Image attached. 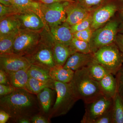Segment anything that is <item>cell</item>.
<instances>
[{
    "instance_id": "6",
    "label": "cell",
    "mask_w": 123,
    "mask_h": 123,
    "mask_svg": "<svg viewBox=\"0 0 123 123\" xmlns=\"http://www.w3.org/2000/svg\"><path fill=\"white\" fill-rule=\"evenodd\" d=\"M119 25L117 21L111 20L93 31L89 43L92 53L102 47L115 43Z\"/></svg>"
},
{
    "instance_id": "34",
    "label": "cell",
    "mask_w": 123,
    "mask_h": 123,
    "mask_svg": "<svg viewBox=\"0 0 123 123\" xmlns=\"http://www.w3.org/2000/svg\"><path fill=\"white\" fill-rule=\"evenodd\" d=\"M31 122L32 123H49L50 119L43 115L38 114L33 116L31 118Z\"/></svg>"
},
{
    "instance_id": "39",
    "label": "cell",
    "mask_w": 123,
    "mask_h": 123,
    "mask_svg": "<svg viewBox=\"0 0 123 123\" xmlns=\"http://www.w3.org/2000/svg\"><path fill=\"white\" fill-rule=\"evenodd\" d=\"M10 118V116L8 113L4 110L0 111V123H5L8 121Z\"/></svg>"
},
{
    "instance_id": "16",
    "label": "cell",
    "mask_w": 123,
    "mask_h": 123,
    "mask_svg": "<svg viewBox=\"0 0 123 123\" xmlns=\"http://www.w3.org/2000/svg\"><path fill=\"white\" fill-rule=\"evenodd\" d=\"M13 6L20 12L30 11L40 17L47 26H48L44 20L41 10L42 2L35 0H12Z\"/></svg>"
},
{
    "instance_id": "22",
    "label": "cell",
    "mask_w": 123,
    "mask_h": 123,
    "mask_svg": "<svg viewBox=\"0 0 123 123\" xmlns=\"http://www.w3.org/2000/svg\"><path fill=\"white\" fill-rule=\"evenodd\" d=\"M20 29V22L15 14L0 19V36L17 32Z\"/></svg>"
},
{
    "instance_id": "42",
    "label": "cell",
    "mask_w": 123,
    "mask_h": 123,
    "mask_svg": "<svg viewBox=\"0 0 123 123\" xmlns=\"http://www.w3.org/2000/svg\"><path fill=\"white\" fill-rule=\"evenodd\" d=\"M0 4L6 6H12V0H0Z\"/></svg>"
},
{
    "instance_id": "41",
    "label": "cell",
    "mask_w": 123,
    "mask_h": 123,
    "mask_svg": "<svg viewBox=\"0 0 123 123\" xmlns=\"http://www.w3.org/2000/svg\"><path fill=\"white\" fill-rule=\"evenodd\" d=\"M31 118L27 117H23L17 120L15 123H30L31 122Z\"/></svg>"
},
{
    "instance_id": "33",
    "label": "cell",
    "mask_w": 123,
    "mask_h": 123,
    "mask_svg": "<svg viewBox=\"0 0 123 123\" xmlns=\"http://www.w3.org/2000/svg\"><path fill=\"white\" fill-rule=\"evenodd\" d=\"M117 83V93L123 99V67L115 75Z\"/></svg>"
},
{
    "instance_id": "11",
    "label": "cell",
    "mask_w": 123,
    "mask_h": 123,
    "mask_svg": "<svg viewBox=\"0 0 123 123\" xmlns=\"http://www.w3.org/2000/svg\"><path fill=\"white\" fill-rule=\"evenodd\" d=\"M117 10L116 5L113 3H108L93 11L91 25V28L93 31L102 27L110 21Z\"/></svg>"
},
{
    "instance_id": "21",
    "label": "cell",
    "mask_w": 123,
    "mask_h": 123,
    "mask_svg": "<svg viewBox=\"0 0 123 123\" xmlns=\"http://www.w3.org/2000/svg\"><path fill=\"white\" fill-rule=\"evenodd\" d=\"M29 67L7 74L10 85L15 89H25L29 78L28 73Z\"/></svg>"
},
{
    "instance_id": "26",
    "label": "cell",
    "mask_w": 123,
    "mask_h": 123,
    "mask_svg": "<svg viewBox=\"0 0 123 123\" xmlns=\"http://www.w3.org/2000/svg\"><path fill=\"white\" fill-rule=\"evenodd\" d=\"M86 68L90 77L98 82L110 73L104 67L94 60L88 65Z\"/></svg>"
},
{
    "instance_id": "5",
    "label": "cell",
    "mask_w": 123,
    "mask_h": 123,
    "mask_svg": "<svg viewBox=\"0 0 123 123\" xmlns=\"http://www.w3.org/2000/svg\"><path fill=\"white\" fill-rule=\"evenodd\" d=\"M44 29L40 31L20 29L14 41L13 53L24 56L32 53L42 41Z\"/></svg>"
},
{
    "instance_id": "32",
    "label": "cell",
    "mask_w": 123,
    "mask_h": 123,
    "mask_svg": "<svg viewBox=\"0 0 123 123\" xmlns=\"http://www.w3.org/2000/svg\"><path fill=\"white\" fill-rule=\"evenodd\" d=\"M13 6H6L0 4V19L10 15H15L19 13Z\"/></svg>"
},
{
    "instance_id": "44",
    "label": "cell",
    "mask_w": 123,
    "mask_h": 123,
    "mask_svg": "<svg viewBox=\"0 0 123 123\" xmlns=\"http://www.w3.org/2000/svg\"><path fill=\"white\" fill-rule=\"evenodd\" d=\"M120 12L121 18H122V19L123 20V8L121 9Z\"/></svg>"
},
{
    "instance_id": "45",
    "label": "cell",
    "mask_w": 123,
    "mask_h": 123,
    "mask_svg": "<svg viewBox=\"0 0 123 123\" xmlns=\"http://www.w3.org/2000/svg\"><path fill=\"white\" fill-rule=\"evenodd\" d=\"M70 0L73 1H77V0Z\"/></svg>"
},
{
    "instance_id": "3",
    "label": "cell",
    "mask_w": 123,
    "mask_h": 123,
    "mask_svg": "<svg viewBox=\"0 0 123 123\" xmlns=\"http://www.w3.org/2000/svg\"><path fill=\"white\" fill-rule=\"evenodd\" d=\"M56 98L48 117L50 119L66 114L79 100L74 92L70 82L65 83L54 81Z\"/></svg>"
},
{
    "instance_id": "15",
    "label": "cell",
    "mask_w": 123,
    "mask_h": 123,
    "mask_svg": "<svg viewBox=\"0 0 123 123\" xmlns=\"http://www.w3.org/2000/svg\"><path fill=\"white\" fill-rule=\"evenodd\" d=\"M50 33L53 39L56 42L69 46L73 38L71 31V26L66 22L62 24L50 28Z\"/></svg>"
},
{
    "instance_id": "40",
    "label": "cell",
    "mask_w": 123,
    "mask_h": 123,
    "mask_svg": "<svg viewBox=\"0 0 123 123\" xmlns=\"http://www.w3.org/2000/svg\"><path fill=\"white\" fill-rule=\"evenodd\" d=\"M38 1L45 4H51L56 2H65V1H70L73 2V1L70 0H37Z\"/></svg>"
},
{
    "instance_id": "7",
    "label": "cell",
    "mask_w": 123,
    "mask_h": 123,
    "mask_svg": "<svg viewBox=\"0 0 123 123\" xmlns=\"http://www.w3.org/2000/svg\"><path fill=\"white\" fill-rule=\"evenodd\" d=\"M24 57L31 64L49 70L56 65L53 59L52 47L45 39L43 33L42 41L37 48L32 53Z\"/></svg>"
},
{
    "instance_id": "12",
    "label": "cell",
    "mask_w": 123,
    "mask_h": 123,
    "mask_svg": "<svg viewBox=\"0 0 123 123\" xmlns=\"http://www.w3.org/2000/svg\"><path fill=\"white\" fill-rule=\"evenodd\" d=\"M20 25V29L35 31L49 29L39 15L30 11L20 12L15 14Z\"/></svg>"
},
{
    "instance_id": "37",
    "label": "cell",
    "mask_w": 123,
    "mask_h": 123,
    "mask_svg": "<svg viewBox=\"0 0 123 123\" xmlns=\"http://www.w3.org/2000/svg\"><path fill=\"white\" fill-rule=\"evenodd\" d=\"M115 43L123 53V34L118 33Z\"/></svg>"
},
{
    "instance_id": "29",
    "label": "cell",
    "mask_w": 123,
    "mask_h": 123,
    "mask_svg": "<svg viewBox=\"0 0 123 123\" xmlns=\"http://www.w3.org/2000/svg\"><path fill=\"white\" fill-rule=\"evenodd\" d=\"M108 0H77V1L82 7L90 12H93L95 10L105 4Z\"/></svg>"
},
{
    "instance_id": "47",
    "label": "cell",
    "mask_w": 123,
    "mask_h": 123,
    "mask_svg": "<svg viewBox=\"0 0 123 123\" xmlns=\"http://www.w3.org/2000/svg\"></svg>"
},
{
    "instance_id": "9",
    "label": "cell",
    "mask_w": 123,
    "mask_h": 123,
    "mask_svg": "<svg viewBox=\"0 0 123 123\" xmlns=\"http://www.w3.org/2000/svg\"><path fill=\"white\" fill-rule=\"evenodd\" d=\"M66 2H56L51 4L42 3V13L49 28L66 22V15L65 9Z\"/></svg>"
},
{
    "instance_id": "10",
    "label": "cell",
    "mask_w": 123,
    "mask_h": 123,
    "mask_svg": "<svg viewBox=\"0 0 123 123\" xmlns=\"http://www.w3.org/2000/svg\"><path fill=\"white\" fill-rule=\"evenodd\" d=\"M31 65L22 56L14 53L0 55V68L7 74L29 68Z\"/></svg>"
},
{
    "instance_id": "38",
    "label": "cell",
    "mask_w": 123,
    "mask_h": 123,
    "mask_svg": "<svg viewBox=\"0 0 123 123\" xmlns=\"http://www.w3.org/2000/svg\"><path fill=\"white\" fill-rule=\"evenodd\" d=\"M0 84L10 85L7 73L1 69L0 70Z\"/></svg>"
},
{
    "instance_id": "24",
    "label": "cell",
    "mask_w": 123,
    "mask_h": 123,
    "mask_svg": "<svg viewBox=\"0 0 123 123\" xmlns=\"http://www.w3.org/2000/svg\"><path fill=\"white\" fill-rule=\"evenodd\" d=\"M112 123H123V99L118 93L112 99Z\"/></svg>"
},
{
    "instance_id": "18",
    "label": "cell",
    "mask_w": 123,
    "mask_h": 123,
    "mask_svg": "<svg viewBox=\"0 0 123 123\" xmlns=\"http://www.w3.org/2000/svg\"><path fill=\"white\" fill-rule=\"evenodd\" d=\"M114 75L109 73L98 81L102 94L109 99H113L117 92L116 79Z\"/></svg>"
},
{
    "instance_id": "48",
    "label": "cell",
    "mask_w": 123,
    "mask_h": 123,
    "mask_svg": "<svg viewBox=\"0 0 123 123\" xmlns=\"http://www.w3.org/2000/svg\"><path fill=\"white\" fill-rule=\"evenodd\" d=\"M38 1V0H37Z\"/></svg>"
},
{
    "instance_id": "27",
    "label": "cell",
    "mask_w": 123,
    "mask_h": 123,
    "mask_svg": "<svg viewBox=\"0 0 123 123\" xmlns=\"http://www.w3.org/2000/svg\"><path fill=\"white\" fill-rule=\"evenodd\" d=\"M28 73L29 77L40 80L49 81L53 80L50 76L49 70L36 65H31L28 69Z\"/></svg>"
},
{
    "instance_id": "31",
    "label": "cell",
    "mask_w": 123,
    "mask_h": 123,
    "mask_svg": "<svg viewBox=\"0 0 123 123\" xmlns=\"http://www.w3.org/2000/svg\"><path fill=\"white\" fill-rule=\"evenodd\" d=\"M93 31L90 27L84 30L74 33L73 35L74 37L77 39L89 43L92 37Z\"/></svg>"
},
{
    "instance_id": "2",
    "label": "cell",
    "mask_w": 123,
    "mask_h": 123,
    "mask_svg": "<svg viewBox=\"0 0 123 123\" xmlns=\"http://www.w3.org/2000/svg\"><path fill=\"white\" fill-rule=\"evenodd\" d=\"M70 83L78 99L82 100L85 104L102 95L98 82L90 77L86 67L75 71Z\"/></svg>"
},
{
    "instance_id": "17",
    "label": "cell",
    "mask_w": 123,
    "mask_h": 123,
    "mask_svg": "<svg viewBox=\"0 0 123 123\" xmlns=\"http://www.w3.org/2000/svg\"><path fill=\"white\" fill-rule=\"evenodd\" d=\"M52 50L53 59L55 64L63 66L70 56L75 52L69 46H66L55 40L52 47Z\"/></svg>"
},
{
    "instance_id": "19",
    "label": "cell",
    "mask_w": 123,
    "mask_h": 123,
    "mask_svg": "<svg viewBox=\"0 0 123 123\" xmlns=\"http://www.w3.org/2000/svg\"><path fill=\"white\" fill-rule=\"evenodd\" d=\"M52 89L50 88H45L37 94L40 109V114L47 116L48 117L51 109V107L53 98Z\"/></svg>"
},
{
    "instance_id": "30",
    "label": "cell",
    "mask_w": 123,
    "mask_h": 123,
    "mask_svg": "<svg viewBox=\"0 0 123 123\" xmlns=\"http://www.w3.org/2000/svg\"><path fill=\"white\" fill-rule=\"evenodd\" d=\"M92 12H93L79 22L71 26V31L73 34L91 27Z\"/></svg>"
},
{
    "instance_id": "20",
    "label": "cell",
    "mask_w": 123,
    "mask_h": 123,
    "mask_svg": "<svg viewBox=\"0 0 123 123\" xmlns=\"http://www.w3.org/2000/svg\"><path fill=\"white\" fill-rule=\"evenodd\" d=\"M75 71L64 68L63 66L55 65L49 70L51 78L54 81L69 83L72 80Z\"/></svg>"
},
{
    "instance_id": "28",
    "label": "cell",
    "mask_w": 123,
    "mask_h": 123,
    "mask_svg": "<svg viewBox=\"0 0 123 123\" xmlns=\"http://www.w3.org/2000/svg\"><path fill=\"white\" fill-rule=\"evenodd\" d=\"M69 47L75 52L84 53H92L89 43L73 38L70 42Z\"/></svg>"
},
{
    "instance_id": "35",
    "label": "cell",
    "mask_w": 123,
    "mask_h": 123,
    "mask_svg": "<svg viewBox=\"0 0 123 123\" xmlns=\"http://www.w3.org/2000/svg\"><path fill=\"white\" fill-rule=\"evenodd\" d=\"M15 90L16 89L11 85L0 84V97L1 98L10 94Z\"/></svg>"
},
{
    "instance_id": "4",
    "label": "cell",
    "mask_w": 123,
    "mask_h": 123,
    "mask_svg": "<svg viewBox=\"0 0 123 123\" xmlns=\"http://www.w3.org/2000/svg\"><path fill=\"white\" fill-rule=\"evenodd\" d=\"M93 54L94 60L113 75L115 76L122 67L123 53L115 43L99 48Z\"/></svg>"
},
{
    "instance_id": "46",
    "label": "cell",
    "mask_w": 123,
    "mask_h": 123,
    "mask_svg": "<svg viewBox=\"0 0 123 123\" xmlns=\"http://www.w3.org/2000/svg\"><path fill=\"white\" fill-rule=\"evenodd\" d=\"M35 0L37 1V0Z\"/></svg>"
},
{
    "instance_id": "8",
    "label": "cell",
    "mask_w": 123,
    "mask_h": 123,
    "mask_svg": "<svg viewBox=\"0 0 123 123\" xmlns=\"http://www.w3.org/2000/svg\"><path fill=\"white\" fill-rule=\"evenodd\" d=\"M112 99L102 95L93 101L85 103V112L81 123H94L101 116L111 110Z\"/></svg>"
},
{
    "instance_id": "14",
    "label": "cell",
    "mask_w": 123,
    "mask_h": 123,
    "mask_svg": "<svg viewBox=\"0 0 123 123\" xmlns=\"http://www.w3.org/2000/svg\"><path fill=\"white\" fill-rule=\"evenodd\" d=\"M93 60V53H84L76 52L69 57L63 67L75 72L86 67Z\"/></svg>"
},
{
    "instance_id": "36",
    "label": "cell",
    "mask_w": 123,
    "mask_h": 123,
    "mask_svg": "<svg viewBox=\"0 0 123 123\" xmlns=\"http://www.w3.org/2000/svg\"><path fill=\"white\" fill-rule=\"evenodd\" d=\"M94 123H112L111 109L109 112L97 119Z\"/></svg>"
},
{
    "instance_id": "23",
    "label": "cell",
    "mask_w": 123,
    "mask_h": 123,
    "mask_svg": "<svg viewBox=\"0 0 123 123\" xmlns=\"http://www.w3.org/2000/svg\"><path fill=\"white\" fill-rule=\"evenodd\" d=\"M46 88L55 89L54 81H43L33 78L29 77L25 89L31 93L37 94Z\"/></svg>"
},
{
    "instance_id": "13",
    "label": "cell",
    "mask_w": 123,
    "mask_h": 123,
    "mask_svg": "<svg viewBox=\"0 0 123 123\" xmlns=\"http://www.w3.org/2000/svg\"><path fill=\"white\" fill-rule=\"evenodd\" d=\"M65 9L66 22L70 26L79 22L92 12L82 7L77 1H66Z\"/></svg>"
},
{
    "instance_id": "1",
    "label": "cell",
    "mask_w": 123,
    "mask_h": 123,
    "mask_svg": "<svg viewBox=\"0 0 123 123\" xmlns=\"http://www.w3.org/2000/svg\"><path fill=\"white\" fill-rule=\"evenodd\" d=\"M24 89H16L12 93L0 98V110L8 113L13 122L23 117L31 118L40 114L37 98Z\"/></svg>"
},
{
    "instance_id": "43",
    "label": "cell",
    "mask_w": 123,
    "mask_h": 123,
    "mask_svg": "<svg viewBox=\"0 0 123 123\" xmlns=\"http://www.w3.org/2000/svg\"><path fill=\"white\" fill-rule=\"evenodd\" d=\"M118 33L123 34V22L119 25Z\"/></svg>"
},
{
    "instance_id": "25",
    "label": "cell",
    "mask_w": 123,
    "mask_h": 123,
    "mask_svg": "<svg viewBox=\"0 0 123 123\" xmlns=\"http://www.w3.org/2000/svg\"><path fill=\"white\" fill-rule=\"evenodd\" d=\"M18 31L0 36V55L13 53L14 43Z\"/></svg>"
}]
</instances>
